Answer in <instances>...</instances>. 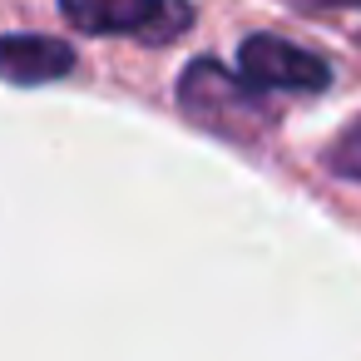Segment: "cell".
Returning a JSON list of instances; mask_svg holds the SVG:
<instances>
[{"mask_svg":"<svg viewBox=\"0 0 361 361\" xmlns=\"http://www.w3.org/2000/svg\"><path fill=\"white\" fill-rule=\"evenodd\" d=\"M60 11L85 35H124L144 45H169L193 25L188 0H60Z\"/></svg>","mask_w":361,"mask_h":361,"instance_id":"7a4b0ae2","label":"cell"},{"mask_svg":"<svg viewBox=\"0 0 361 361\" xmlns=\"http://www.w3.org/2000/svg\"><path fill=\"white\" fill-rule=\"evenodd\" d=\"M178 104L188 119H198L213 134L228 139H252L272 124V109L262 104V94L252 85H243L238 75H228L218 60H193L178 80Z\"/></svg>","mask_w":361,"mask_h":361,"instance_id":"6da1fadb","label":"cell"},{"mask_svg":"<svg viewBox=\"0 0 361 361\" xmlns=\"http://www.w3.org/2000/svg\"><path fill=\"white\" fill-rule=\"evenodd\" d=\"M326 169L341 173V178H351V183H361V119L351 129H341V139L326 154Z\"/></svg>","mask_w":361,"mask_h":361,"instance_id":"5b68a950","label":"cell"},{"mask_svg":"<svg viewBox=\"0 0 361 361\" xmlns=\"http://www.w3.org/2000/svg\"><path fill=\"white\" fill-rule=\"evenodd\" d=\"M238 80L262 90H292V94H317L331 85V65L292 40L277 35H247L238 50Z\"/></svg>","mask_w":361,"mask_h":361,"instance_id":"3957f363","label":"cell"},{"mask_svg":"<svg viewBox=\"0 0 361 361\" xmlns=\"http://www.w3.org/2000/svg\"><path fill=\"white\" fill-rule=\"evenodd\" d=\"M75 70V50L50 35H6L0 40V80L6 85H55Z\"/></svg>","mask_w":361,"mask_h":361,"instance_id":"277c9868","label":"cell"}]
</instances>
